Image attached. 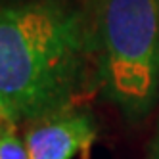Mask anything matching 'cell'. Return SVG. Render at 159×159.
Here are the masks:
<instances>
[{"label": "cell", "mask_w": 159, "mask_h": 159, "mask_svg": "<svg viewBox=\"0 0 159 159\" xmlns=\"http://www.w3.org/2000/svg\"><path fill=\"white\" fill-rule=\"evenodd\" d=\"M6 127H12V123H10V119H8V115L4 113V109H2V106H0V132H2ZM16 127V125H14Z\"/></svg>", "instance_id": "cell-5"}, {"label": "cell", "mask_w": 159, "mask_h": 159, "mask_svg": "<svg viewBox=\"0 0 159 159\" xmlns=\"http://www.w3.org/2000/svg\"><path fill=\"white\" fill-rule=\"evenodd\" d=\"M14 129L12 125L0 132V159H29L25 142L19 140Z\"/></svg>", "instance_id": "cell-4"}, {"label": "cell", "mask_w": 159, "mask_h": 159, "mask_svg": "<svg viewBox=\"0 0 159 159\" xmlns=\"http://www.w3.org/2000/svg\"><path fill=\"white\" fill-rule=\"evenodd\" d=\"M157 159H159V150H157Z\"/></svg>", "instance_id": "cell-6"}, {"label": "cell", "mask_w": 159, "mask_h": 159, "mask_svg": "<svg viewBox=\"0 0 159 159\" xmlns=\"http://www.w3.org/2000/svg\"><path fill=\"white\" fill-rule=\"evenodd\" d=\"M88 48L81 16L56 2L0 8V106L10 123L67 109Z\"/></svg>", "instance_id": "cell-1"}, {"label": "cell", "mask_w": 159, "mask_h": 159, "mask_svg": "<svg viewBox=\"0 0 159 159\" xmlns=\"http://www.w3.org/2000/svg\"><path fill=\"white\" fill-rule=\"evenodd\" d=\"M94 125L86 115L56 113L35 121L25 134L29 159H71L94 142Z\"/></svg>", "instance_id": "cell-3"}, {"label": "cell", "mask_w": 159, "mask_h": 159, "mask_svg": "<svg viewBox=\"0 0 159 159\" xmlns=\"http://www.w3.org/2000/svg\"><path fill=\"white\" fill-rule=\"evenodd\" d=\"M102 79L130 115H142L159 86V0H92Z\"/></svg>", "instance_id": "cell-2"}]
</instances>
